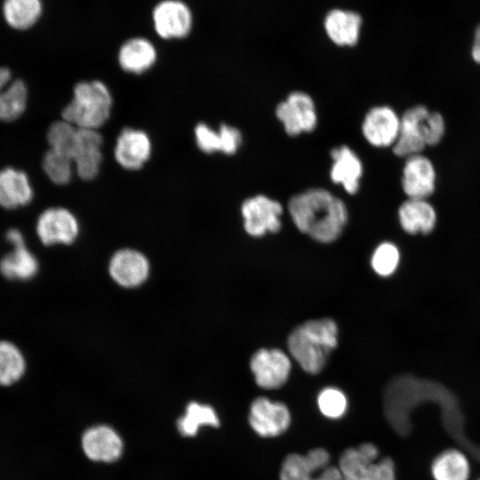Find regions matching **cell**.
<instances>
[{
    "mask_svg": "<svg viewBox=\"0 0 480 480\" xmlns=\"http://www.w3.org/2000/svg\"><path fill=\"white\" fill-rule=\"evenodd\" d=\"M288 211L301 233L323 244L332 243L340 236L348 217L343 201L321 188L291 197Z\"/></svg>",
    "mask_w": 480,
    "mask_h": 480,
    "instance_id": "cell-1",
    "label": "cell"
},
{
    "mask_svg": "<svg viewBox=\"0 0 480 480\" xmlns=\"http://www.w3.org/2000/svg\"><path fill=\"white\" fill-rule=\"evenodd\" d=\"M288 349L307 372L316 374L325 366L338 344V327L330 318L308 320L289 335Z\"/></svg>",
    "mask_w": 480,
    "mask_h": 480,
    "instance_id": "cell-2",
    "label": "cell"
},
{
    "mask_svg": "<svg viewBox=\"0 0 480 480\" xmlns=\"http://www.w3.org/2000/svg\"><path fill=\"white\" fill-rule=\"evenodd\" d=\"M112 103L104 83L82 81L75 85L73 98L62 110V119L78 129L98 131L108 120Z\"/></svg>",
    "mask_w": 480,
    "mask_h": 480,
    "instance_id": "cell-3",
    "label": "cell"
},
{
    "mask_svg": "<svg viewBox=\"0 0 480 480\" xmlns=\"http://www.w3.org/2000/svg\"><path fill=\"white\" fill-rule=\"evenodd\" d=\"M379 450L372 443L343 451L339 461L342 480H396L395 463L389 457L377 460Z\"/></svg>",
    "mask_w": 480,
    "mask_h": 480,
    "instance_id": "cell-4",
    "label": "cell"
},
{
    "mask_svg": "<svg viewBox=\"0 0 480 480\" xmlns=\"http://www.w3.org/2000/svg\"><path fill=\"white\" fill-rule=\"evenodd\" d=\"M329 463L330 454L324 448L303 455L290 453L282 462L279 480H342L339 468Z\"/></svg>",
    "mask_w": 480,
    "mask_h": 480,
    "instance_id": "cell-5",
    "label": "cell"
},
{
    "mask_svg": "<svg viewBox=\"0 0 480 480\" xmlns=\"http://www.w3.org/2000/svg\"><path fill=\"white\" fill-rule=\"evenodd\" d=\"M152 22L156 35L164 39L187 37L193 28V13L182 0H162L152 11Z\"/></svg>",
    "mask_w": 480,
    "mask_h": 480,
    "instance_id": "cell-6",
    "label": "cell"
},
{
    "mask_svg": "<svg viewBox=\"0 0 480 480\" xmlns=\"http://www.w3.org/2000/svg\"><path fill=\"white\" fill-rule=\"evenodd\" d=\"M244 228L252 236H262L266 233L278 232L282 227L281 204L264 195L249 197L241 206Z\"/></svg>",
    "mask_w": 480,
    "mask_h": 480,
    "instance_id": "cell-7",
    "label": "cell"
},
{
    "mask_svg": "<svg viewBox=\"0 0 480 480\" xmlns=\"http://www.w3.org/2000/svg\"><path fill=\"white\" fill-rule=\"evenodd\" d=\"M276 116L290 136L310 132L317 124V115L312 98L300 91L290 93L276 108Z\"/></svg>",
    "mask_w": 480,
    "mask_h": 480,
    "instance_id": "cell-8",
    "label": "cell"
},
{
    "mask_svg": "<svg viewBox=\"0 0 480 480\" xmlns=\"http://www.w3.org/2000/svg\"><path fill=\"white\" fill-rule=\"evenodd\" d=\"M250 367L260 388L276 389L287 381L292 364L288 356L280 349L260 348L252 355Z\"/></svg>",
    "mask_w": 480,
    "mask_h": 480,
    "instance_id": "cell-9",
    "label": "cell"
},
{
    "mask_svg": "<svg viewBox=\"0 0 480 480\" xmlns=\"http://www.w3.org/2000/svg\"><path fill=\"white\" fill-rule=\"evenodd\" d=\"M248 421L257 435L262 437H275L288 429L291 413L284 404L260 396L252 402Z\"/></svg>",
    "mask_w": 480,
    "mask_h": 480,
    "instance_id": "cell-10",
    "label": "cell"
},
{
    "mask_svg": "<svg viewBox=\"0 0 480 480\" xmlns=\"http://www.w3.org/2000/svg\"><path fill=\"white\" fill-rule=\"evenodd\" d=\"M36 231L44 245L69 244L77 237L79 225L75 215L68 209L52 207L39 215Z\"/></svg>",
    "mask_w": 480,
    "mask_h": 480,
    "instance_id": "cell-11",
    "label": "cell"
},
{
    "mask_svg": "<svg viewBox=\"0 0 480 480\" xmlns=\"http://www.w3.org/2000/svg\"><path fill=\"white\" fill-rule=\"evenodd\" d=\"M429 112L423 106H415L404 112L398 137L393 145L395 155L407 158L420 154L428 146L426 132Z\"/></svg>",
    "mask_w": 480,
    "mask_h": 480,
    "instance_id": "cell-12",
    "label": "cell"
},
{
    "mask_svg": "<svg viewBox=\"0 0 480 480\" xmlns=\"http://www.w3.org/2000/svg\"><path fill=\"white\" fill-rule=\"evenodd\" d=\"M401 118L388 106L371 108L362 123V133L373 147L385 148L395 144L400 131Z\"/></svg>",
    "mask_w": 480,
    "mask_h": 480,
    "instance_id": "cell-13",
    "label": "cell"
},
{
    "mask_svg": "<svg viewBox=\"0 0 480 480\" xmlns=\"http://www.w3.org/2000/svg\"><path fill=\"white\" fill-rule=\"evenodd\" d=\"M152 143L148 135L141 130L124 128L116 138L114 156L124 169H140L149 159Z\"/></svg>",
    "mask_w": 480,
    "mask_h": 480,
    "instance_id": "cell-14",
    "label": "cell"
},
{
    "mask_svg": "<svg viewBox=\"0 0 480 480\" xmlns=\"http://www.w3.org/2000/svg\"><path fill=\"white\" fill-rule=\"evenodd\" d=\"M82 448L88 459L109 463L121 457L124 443L114 428L108 425H97L84 432Z\"/></svg>",
    "mask_w": 480,
    "mask_h": 480,
    "instance_id": "cell-15",
    "label": "cell"
},
{
    "mask_svg": "<svg viewBox=\"0 0 480 480\" xmlns=\"http://www.w3.org/2000/svg\"><path fill=\"white\" fill-rule=\"evenodd\" d=\"M402 187L409 198L426 199L435 190L436 171L431 161L420 154L406 158Z\"/></svg>",
    "mask_w": 480,
    "mask_h": 480,
    "instance_id": "cell-16",
    "label": "cell"
},
{
    "mask_svg": "<svg viewBox=\"0 0 480 480\" xmlns=\"http://www.w3.org/2000/svg\"><path fill=\"white\" fill-rule=\"evenodd\" d=\"M102 141L97 130L78 129L72 158L76 172L81 179L92 180L99 173L102 162Z\"/></svg>",
    "mask_w": 480,
    "mask_h": 480,
    "instance_id": "cell-17",
    "label": "cell"
},
{
    "mask_svg": "<svg viewBox=\"0 0 480 480\" xmlns=\"http://www.w3.org/2000/svg\"><path fill=\"white\" fill-rule=\"evenodd\" d=\"M112 279L123 287H136L146 281L149 274L148 259L132 249L117 251L109 262Z\"/></svg>",
    "mask_w": 480,
    "mask_h": 480,
    "instance_id": "cell-18",
    "label": "cell"
},
{
    "mask_svg": "<svg viewBox=\"0 0 480 480\" xmlns=\"http://www.w3.org/2000/svg\"><path fill=\"white\" fill-rule=\"evenodd\" d=\"M332 164L330 172L332 180L342 186L344 190L356 194L360 187L363 165L357 155L348 146H340L331 151Z\"/></svg>",
    "mask_w": 480,
    "mask_h": 480,
    "instance_id": "cell-19",
    "label": "cell"
},
{
    "mask_svg": "<svg viewBox=\"0 0 480 480\" xmlns=\"http://www.w3.org/2000/svg\"><path fill=\"white\" fill-rule=\"evenodd\" d=\"M195 138L199 149L206 154L222 152L233 155L242 143L240 131L225 124L216 131L206 124L200 123L195 128Z\"/></svg>",
    "mask_w": 480,
    "mask_h": 480,
    "instance_id": "cell-20",
    "label": "cell"
},
{
    "mask_svg": "<svg viewBox=\"0 0 480 480\" xmlns=\"http://www.w3.org/2000/svg\"><path fill=\"white\" fill-rule=\"evenodd\" d=\"M157 59L154 44L146 37L126 40L119 48L117 60L121 68L132 74H142L151 68Z\"/></svg>",
    "mask_w": 480,
    "mask_h": 480,
    "instance_id": "cell-21",
    "label": "cell"
},
{
    "mask_svg": "<svg viewBox=\"0 0 480 480\" xmlns=\"http://www.w3.org/2000/svg\"><path fill=\"white\" fill-rule=\"evenodd\" d=\"M398 220L403 230L409 235H428L436 228L437 215L426 199L409 198L398 209Z\"/></svg>",
    "mask_w": 480,
    "mask_h": 480,
    "instance_id": "cell-22",
    "label": "cell"
},
{
    "mask_svg": "<svg viewBox=\"0 0 480 480\" xmlns=\"http://www.w3.org/2000/svg\"><path fill=\"white\" fill-rule=\"evenodd\" d=\"M33 188L27 173L7 167L0 171V206L15 209L29 204L33 199Z\"/></svg>",
    "mask_w": 480,
    "mask_h": 480,
    "instance_id": "cell-23",
    "label": "cell"
},
{
    "mask_svg": "<svg viewBox=\"0 0 480 480\" xmlns=\"http://www.w3.org/2000/svg\"><path fill=\"white\" fill-rule=\"evenodd\" d=\"M28 89L20 79H12L9 68L0 67V120L13 121L25 111Z\"/></svg>",
    "mask_w": 480,
    "mask_h": 480,
    "instance_id": "cell-24",
    "label": "cell"
},
{
    "mask_svg": "<svg viewBox=\"0 0 480 480\" xmlns=\"http://www.w3.org/2000/svg\"><path fill=\"white\" fill-rule=\"evenodd\" d=\"M361 25V16L350 11L332 10L324 19L326 34L335 44L340 46L356 44Z\"/></svg>",
    "mask_w": 480,
    "mask_h": 480,
    "instance_id": "cell-25",
    "label": "cell"
},
{
    "mask_svg": "<svg viewBox=\"0 0 480 480\" xmlns=\"http://www.w3.org/2000/svg\"><path fill=\"white\" fill-rule=\"evenodd\" d=\"M43 9L42 0H4L2 15L8 27L26 31L39 21Z\"/></svg>",
    "mask_w": 480,
    "mask_h": 480,
    "instance_id": "cell-26",
    "label": "cell"
},
{
    "mask_svg": "<svg viewBox=\"0 0 480 480\" xmlns=\"http://www.w3.org/2000/svg\"><path fill=\"white\" fill-rule=\"evenodd\" d=\"M12 251L0 260V272L10 280H29L39 268L36 256L27 248L26 244L12 246Z\"/></svg>",
    "mask_w": 480,
    "mask_h": 480,
    "instance_id": "cell-27",
    "label": "cell"
},
{
    "mask_svg": "<svg viewBox=\"0 0 480 480\" xmlns=\"http://www.w3.org/2000/svg\"><path fill=\"white\" fill-rule=\"evenodd\" d=\"M431 474L435 480H468L470 474L469 462L460 451L449 449L434 460Z\"/></svg>",
    "mask_w": 480,
    "mask_h": 480,
    "instance_id": "cell-28",
    "label": "cell"
},
{
    "mask_svg": "<svg viewBox=\"0 0 480 480\" xmlns=\"http://www.w3.org/2000/svg\"><path fill=\"white\" fill-rule=\"evenodd\" d=\"M220 420L215 410L209 404L189 403L185 413L177 420V429L183 436H194L202 426L218 428Z\"/></svg>",
    "mask_w": 480,
    "mask_h": 480,
    "instance_id": "cell-29",
    "label": "cell"
},
{
    "mask_svg": "<svg viewBox=\"0 0 480 480\" xmlns=\"http://www.w3.org/2000/svg\"><path fill=\"white\" fill-rule=\"evenodd\" d=\"M26 359L14 343L0 340V386H10L19 381L26 371Z\"/></svg>",
    "mask_w": 480,
    "mask_h": 480,
    "instance_id": "cell-30",
    "label": "cell"
},
{
    "mask_svg": "<svg viewBox=\"0 0 480 480\" xmlns=\"http://www.w3.org/2000/svg\"><path fill=\"white\" fill-rule=\"evenodd\" d=\"M42 165L47 177L57 185L68 184L72 179L75 164L68 155L50 148L44 156Z\"/></svg>",
    "mask_w": 480,
    "mask_h": 480,
    "instance_id": "cell-31",
    "label": "cell"
},
{
    "mask_svg": "<svg viewBox=\"0 0 480 480\" xmlns=\"http://www.w3.org/2000/svg\"><path fill=\"white\" fill-rule=\"evenodd\" d=\"M77 131L78 129L75 125L63 119L52 123L46 134L50 148L72 157Z\"/></svg>",
    "mask_w": 480,
    "mask_h": 480,
    "instance_id": "cell-32",
    "label": "cell"
},
{
    "mask_svg": "<svg viewBox=\"0 0 480 480\" xmlns=\"http://www.w3.org/2000/svg\"><path fill=\"white\" fill-rule=\"evenodd\" d=\"M400 262V252L397 246L390 242H383L374 250L371 265L372 269L380 276L393 275Z\"/></svg>",
    "mask_w": 480,
    "mask_h": 480,
    "instance_id": "cell-33",
    "label": "cell"
},
{
    "mask_svg": "<svg viewBox=\"0 0 480 480\" xmlns=\"http://www.w3.org/2000/svg\"><path fill=\"white\" fill-rule=\"evenodd\" d=\"M317 404L323 415L330 419H339L347 411L348 400L341 390L328 387L319 393Z\"/></svg>",
    "mask_w": 480,
    "mask_h": 480,
    "instance_id": "cell-34",
    "label": "cell"
},
{
    "mask_svg": "<svg viewBox=\"0 0 480 480\" xmlns=\"http://www.w3.org/2000/svg\"><path fill=\"white\" fill-rule=\"evenodd\" d=\"M445 125L443 116L437 112H430L427 122V145L437 144L444 134Z\"/></svg>",
    "mask_w": 480,
    "mask_h": 480,
    "instance_id": "cell-35",
    "label": "cell"
},
{
    "mask_svg": "<svg viewBox=\"0 0 480 480\" xmlns=\"http://www.w3.org/2000/svg\"><path fill=\"white\" fill-rule=\"evenodd\" d=\"M6 239L12 246L25 244L21 232L16 228H11L7 231Z\"/></svg>",
    "mask_w": 480,
    "mask_h": 480,
    "instance_id": "cell-36",
    "label": "cell"
},
{
    "mask_svg": "<svg viewBox=\"0 0 480 480\" xmlns=\"http://www.w3.org/2000/svg\"><path fill=\"white\" fill-rule=\"evenodd\" d=\"M472 57L476 62L480 64V25L477 27L475 32L472 46Z\"/></svg>",
    "mask_w": 480,
    "mask_h": 480,
    "instance_id": "cell-37",
    "label": "cell"
},
{
    "mask_svg": "<svg viewBox=\"0 0 480 480\" xmlns=\"http://www.w3.org/2000/svg\"><path fill=\"white\" fill-rule=\"evenodd\" d=\"M480 480V479H479Z\"/></svg>",
    "mask_w": 480,
    "mask_h": 480,
    "instance_id": "cell-38",
    "label": "cell"
}]
</instances>
